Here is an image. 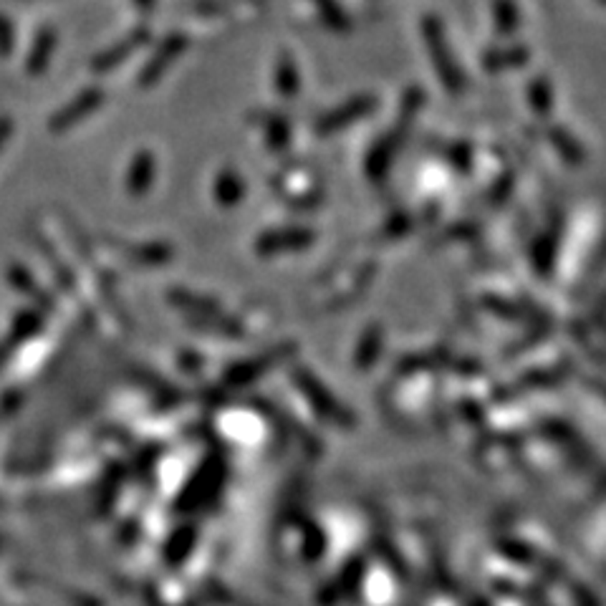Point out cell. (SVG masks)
<instances>
[{"label":"cell","mask_w":606,"mask_h":606,"mask_svg":"<svg viewBox=\"0 0 606 606\" xmlns=\"http://www.w3.org/2000/svg\"><path fill=\"white\" fill-rule=\"evenodd\" d=\"M290 377L296 381L298 391L311 402L316 415L328 419L334 427L341 429L354 427L352 412H349V409H346V407L326 390V384H321V379L316 377L314 372H308V369H303V366H296V369L290 372Z\"/></svg>","instance_id":"6da1fadb"},{"label":"cell","mask_w":606,"mask_h":606,"mask_svg":"<svg viewBox=\"0 0 606 606\" xmlns=\"http://www.w3.org/2000/svg\"><path fill=\"white\" fill-rule=\"evenodd\" d=\"M422 33H425V41H427L429 56H432V63H435V71L440 76L442 87L447 88L450 94H460L465 88V76L460 71L457 61H454L453 49L447 43V33H445L442 23L435 15H427L422 21Z\"/></svg>","instance_id":"7a4b0ae2"},{"label":"cell","mask_w":606,"mask_h":606,"mask_svg":"<svg viewBox=\"0 0 606 606\" xmlns=\"http://www.w3.org/2000/svg\"><path fill=\"white\" fill-rule=\"evenodd\" d=\"M316 240L314 230L308 227H278V230H268L263 233L258 243H255V251L261 255H278V252H290V251H303L308 248Z\"/></svg>","instance_id":"3957f363"},{"label":"cell","mask_w":606,"mask_h":606,"mask_svg":"<svg viewBox=\"0 0 606 606\" xmlns=\"http://www.w3.org/2000/svg\"><path fill=\"white\" fill-rule=\"evenodd\" d=\"M374 106H377V99H374V96H356V99L352 101H344V104L336 106L334 112H328L326 116L318 119L316 132H318V134H336L341 129L352 126L354 122H359L362 116H366V114L374 112Z\"/></svg>","instance_id":"277c9868"},{"label":"cell","mask_w":606,"mask_h":606,"mask_svg":"<svg viewBox=\"0 0 606 606\" xmlns=\"http://www.w3.org/2000/svg\"><path fill=\"white\" fill-rule=\"evenodd\" d=\"M188 49V36L185 33H172V36L162 41V46L154 50V56H152L147 66L142 69V74H139V87H152V84H157V78L175 63V59L182 53V50Z\"/></svg>","instance_id":"5b68a950"},{"label":"cell","mask_w":606,"mask_h":606,"mask_svg":"<svg viewBox=\"0 0 606 606\" xmlns=\"http://www.w3.org/2000/svg\"><path fill=\"white\" fill-rule=\"evenodd\" d=\"M290 352V346H278V349H271V352L258 354V356H252L248 362H240L238 366H233L230 372H227V381L230 384H248L252 379H258L261 374H265L268 369L273 364H278L280 359H286V354Z\"/></svg>","instance_id":"8992f818"},{"label":"cell","mask_w":606,"mask_h":606,"mask_svg":"<svg viewBox=\"0 0 606 606\" xmlns=\"http://www.w3.org/2000/svg\"><path fill=\"white\" fill-rule=\"evenodd\" d=\"M167 298L172 306L188 311L192 318H213V316H223V308L213 301V298H205V296H197L192 290L175 289L167 293Z\"/></svg>","instance_id":"52a82bcc"},{"label":"cell","mask_w":606,"mask_h":606,"mask_svg":"<svg viewBox=\"0 0 606 606\" xmlns=\"http://www.w3.org/2000/svg\"><path fill=\"white\" fill-rule=\"evenodd\" d=\"M213 195L220 207H235L245 197V179L235 170H223L215 177Z\"/></svg>","instance_id":"ba28073f"},{"label":"cell","mask_w":606,"mask_h":606,"mask_svg":"<svg viewBox=\"0 0 606 606\" xmlns=\"http://www.w3.org/2000/svg\"><path fill=\"white\" fill-rule=\"evenodd\" d=\"M528 49H523V46L491 49L488 53H482L480 66L491 74H498V71H508V69H520L523 63H528Z\"/></svg>","instance_id":"9c48e42d"},{"label":"cell","mask_w":606,"mask_h":606,"mask_svg":"<svg viewBox=\"0 0 606 606\" xmlns=\"http://www.w3.org/2000/svg\"><path fill=\"white\" fill-rule=\"evenodd\" d=\"M154 170H157V164H154V154L147 150L137 152V157H134V162L129 167V192L139 197V195H147L152 188V182H154Z\"/></svg>","instance_id":"30bf717a"},{"label":"cell","mask_w":606,"mask_h":606,"mask_svg":"<svg viewBox=\"0 0 606 606\" xmlns=\"http://www.w3.org/2000/svg\"><path fill=\"white\" fill-rule=\"evenodd\" d=\"M147 36H150V33H147V31H142V28L134 31L132 36H126L124 41H119L114 49L104 50L99 59H96V69H99V71H109V69H114V66H119V63L124 61V59H129V56H132V53H134V50H137L139 46L147 41Z\"/></svg>","instance_id":"8fae6325"},{"label":"cell","mask_w":606,"mask_h":606,"mask_svg":"<svg viewBox=\"0 0 606 606\" xmlns=\"http://www.w3.org/2000/svg\"><path fill=\"white\" fill-rule=\"evenodd\" d=\"M379 352H381V326H379V324H372V326L362 334L359 346H356V356H354V359H356V366H359V369H369V366L377 362Z\"/></svg>","instance_id":"7c38bea8"},{"label":"cell","mask_w":606,"mask_h":606,"mask_svg":"<svg viewBox=\"0 0 606 606\" xmlns=\"http://www.w3.org/2000/svg\"><path fill=\"white\" fill-rule=\"evenodd\" d=\"M548 139H551V144H554V150L566 160L568 164H581L583 162V147H581L576 139L568 134L566 129H548Z\"/></svg>","instance_id":"4fadbf2b"},{"label":"cell","mask_w":606,"mask_h":606,"mask_svg":"<svg viewBox=\"0 0 606 606\" xmlns=\"http://www.w3.org/2000/svg\"><path fill=\"white\" fill-rule=\"evenodd\" d=\"M276 88L283 96H293L298 91V69L290 56H280L276 66Z\"/></svg>","instance_id":"5bb4252c"},{"label":"cell","mask_w":606,"mask_h":606,"mask_svg":"<svg viewBox=\"0 0 606 606\" xmlns=\"http://www.w3.org/2000/svg\"><path fill=\"white\" fill-rule=\"evenodd\" d=\"M492 18L498 33H513L518 28V8L513 0H495L492 3Z\"/></svg>","instance_id":"9a60e30c"},{"label":"cell","mask_w":606,"mask_h":606,"mask_svg":"<svg viewBox=\"0 0 606 606\" xmlns=\"http://www.w3.org/2000/svg\"><path fill=\"white\" fill-rule=\"evenodd\" d=\"M528 96L530 104H533V109L536 114H546L551 112V106H554V91H551V84H548V78H533V84L528 87Z\"/></svg>","instance_id":"2e32d148"},{"label":"cell","mask_w":606,"mask_h":606,"mask_svg":"<svg viewBox=\"0 0 606 606\" xmlns=\"http://www.w3.org/2000/svg\"><path fill=\"white\" fill-rule=\"evenodd\" d=\"M101 101V94L99 91H88V94H84V96H78V99L74 101V106H69L66 112L59 116V119H63V126L71 124V122H76L78 116H84V114H88L91 109H96Z\"/></svg>","instance_id":"e0dca14e"},{"label":"cell","mask_w":606,"mask_h":606,"mask_svg":"<svg viewBox=\"0 0 606 606\" xmlns=\"http://www.w3.org/2000/svg\"><path fill=\"white\" fill-rule=\"evenodd\" d=\"M172 248L162 245V243H152V245H142L137 251H132L134 261H142V265H162L164 261H170Z\"/></svg>","instance_id":"ac0fdd59"},{"label":"cell","mask_w":606,"mask_h":606,"mask_svg":"<svg viewBox=\"0 0 606 606\" xmlns=\"http://www.w3.org/2000/svg\"><path fill=\"white\" fill-rule=\"evenodd\" d=\"M482 303L491 308L492 314L503 316V318H513V321H523L526 318V311L523 308H518L510 301H503V298H498V296H488V298H482Z\"/></svg>","instance_id":"d6986e66"},{"label":"cell","mask_w":606,"mask_h":606,"mask_svg":"<svg viewBox=\"0 0 606 606\" xmlns=\"http://www.w3.org/2000/svg\"><path fill=\"white\" fill-rule=\"evenodd\" d=\"M268 139H271V144L276 150H283L289 144V124H286V119L271 116V122H268Z\"/></svg>","instance_id":"ffe728a7"},{"label":"cell","mask_w":606,"mask_h":606,"mask_svg":"<svg viewBox=\"0 0 606 606\" xmlns=\"http://www.w3.org/2000/svg\"><path fill=\"white\" fill-rule=\"evenodd\" d=\"M314 3L318 5V11L324 13V18H326L334 28H344V25H346V15L341 13V8L334 3V0H314Z\"/></svg>","instance_id":"44dd1931"},{"label":"cell","mask_w":606,"mask_h":606,"mask_svg":"<svg viewBox=\"0 0 606 606\" xmlns=\"http://www.w3.org/2000/svg\"><path fill=\"white\" fill-rule=\"evenodd\" d=\"M134 3H137V5H139V8H142V11H150L152 3H154V0H134Z\"/></svg>","instance_id":"7402d4cb"}]
</instances>
